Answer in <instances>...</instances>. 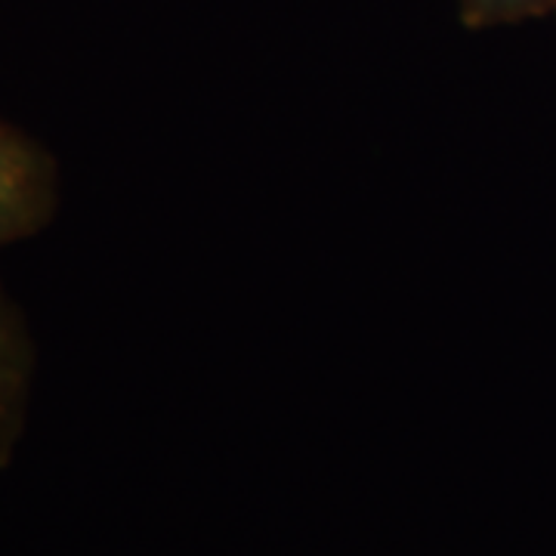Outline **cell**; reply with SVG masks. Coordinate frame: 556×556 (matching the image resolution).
<instances>
[{
  "label": "cell",
  "mask_w": 556,
  "mask_h": 556,
  "mask_svg": "<svg viewBox=\"0 0 556 556\" xmlns=\"http://www.w3.org/2000/svg\"><path fill=\"white\" fill-rule=\"evenodd\" d=\"M53 164L20 130L0 124V248L31 236L53 214Z\"/></svg>",
  "instance_id": "obj_1"
},
{
  "label": "cell",
  "mask_w": 556,
  "mask_h": 556,
  "mask_svg": "<svg viewBox=\"0 0 556 556\" xmlns=\"http://www.w3.org/2000/svg\"><path fill=\"white\" fill-rule=\"evenodd\" d=\"M22 387H25V346L10 306L0 298V457L16 430Z\"/></svg>",
  "instance_id": "obj_2"
},
{
  "label": "cell",
  "mask_w": 556,
  "mask_h": 556,
  "mask_svg": "<svg viewBox=\"0 0 556 556\" xmlns=\"http://www.w3.org/2000/svg\"><path fill=\"white\" fill-rule=\"evenodd\" d=\"M457 3H460V16L470 28L519 22L554 10V0H457Z\"/></svg>",
  "instance_id": "obj_3"
},
{
  "label": "cell",
  "mask_w": 556,
  "mask_h": 556,
  "mask_svg": "<svg viewBox=\"0 0 556 556\" xmlns=\"http://www.w3.org/2000/svg\"><path fill=\"white\" fill-rule=\"evenodd\" d=\"M554 10H556V0H554Z\"/></svg>",
  "instance_id": "obj_4"
}]
</instances>
